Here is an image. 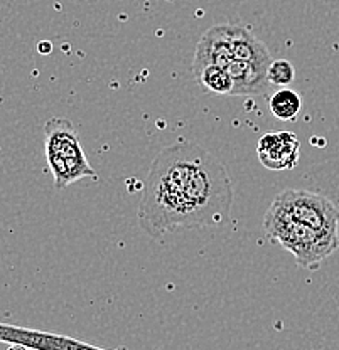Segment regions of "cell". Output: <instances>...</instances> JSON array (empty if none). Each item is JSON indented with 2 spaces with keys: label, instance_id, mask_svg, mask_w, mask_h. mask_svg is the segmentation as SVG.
<instances>
[{
  "label": "cell",
  "instance_id": "cell-1",
  "mask_svg": "<svg viewBox=\"0 0 339 350\" xmlns=\"http://www.w3.org/2000/svg\"><path fill=\"white\" fill-rule=\"evenodd\" d=\"M204 148L196 144H173L162 148L152 162L138 207V221L152 238H162L186 229L184 189Z\"/></svg>",
  "mask_w": 339,
  "mask_h": 350
},
{
  "label": "cell",
  "instance_id": "cell-2",
  "mask_svg": "<svg viewBox=\"0 0 339 350\" xmlns=\"http://www.w3.org/2000/svg\"><path fill=\"white\" fill-rule=\"evenodd\" d=\"M264 229L268 238L292 253L295 262L304 269H317L339 247V232L301 224L275 204H271L265 213Z\"/></svg>",
  "mask_w": 339,
  "mask_h": 350
},
{
  "label": "cell",
  "instance_id": "cell-3",
  "mask_svg": "<svg viewBox=\"0 0 339 350\" xmlns=\"http://www.w3.org/2000/svg\"><path fill=\"white\" fill-rule=\"evenodd\" d=\"M45 153L58 191H63L79 178H98L97 170L86 159L79 135L71 120L63 116L47 120L45 126Z\"/></svg>",
  "mask_w": 339,
  "mask_h": 350
},
{
  "label": "cell",
  "instance_id": "cell-4",
  "mask_svg": "<svg viewBox=\"0 0 339 350\" xmlns=\"http://www.w3.org/2000/svg\"><path fill=\"white\" fill-rule=\"evenodd\" d=\"M272 204L301 224L321 231L339 232V209L326 196L289 189L280 192Z\"/></svg>",
  "mask_w": 339,
  "mask_h": 350
},
{
  "label": "cell",
  "instance_id": "cell-5",
  "mask_svg": "<svg viewBox=\"0 0 339 350\" xmlns=\"http://www.w3.org/2000/svg\"><path fill=\"white\" fill-rule=\"evenodd\" d=\"M257 155L268 170H292L301 157V142L292 131H271L262 135Z\"/></svg>",
  "mask_w": 339,
  "mask_h": 350
},
{
  "label": "cell",
  "instance_id": "cell-6",
  "mask_svg": "<svg viewBox=\"0 0 339 350\" xmlns=\"http://www.w3.org/2000/svg\"><path fill=\"white\" fill-rule=\"evenodd\" d=\"M231 61V24H218L208 29L199 39L192 59V71L210 64L226 69Z\"/></svg>",
  "mask_w": 339,
  "mask_h": 350
},
{
  "label": "cell",
  "instance_id": "cell-7",
  "mask_svg": "<svg viewBox=\"0 0 339 350\" xmlns=\"http://www.w3.org/2000/svg\"><path fill=\"white\" fill-rule=\"evenodd\" d=\"M229 78L233 81L231 96H242V94H265L267 93L268 83L267 71L268 68H262L247 61L233 59L226 68Z\"/></svg>",
  "mask_w": 339,
  "mask_h": 350
},
{
  "label": "cell",
  "instance_id": "cell-8",
  "mask_svg": "<svg viewBox=\"0 0 339 350\" xmlns=\"http://www.w3.org/2000/svg\"><path fill=\"white\" fill-rule=\"evenodd\" d=\"M231 47L233 59L247 61L262 68H268L272 64L271 51L264 42L258 41L245 25L231 24Z\"/></svg>",
  "mask_w": 339,
  "mask_h": 350
},
{
  "label": "cell",
  "instance_id": "cell-9",
  "mask_svg": "<svg viewBox=\"0 0 339 350\" xmlns=\"http://www.w3.org/2000/svg\"><path fill=\"white\" fill-rule=\"evenodd\" d=\"M196 83L203 88L204 91L211 94H233V81L229 78L228 71L220 66H203V68L192 71Z\"/></svg>",
  "mask_w": 339,
  "mask_h": 350
},
{
  "label": "cell",
  "instance_id": "cell-10",
  "mask_svg": "<svg viewBox=\"0 0 339 350\" xmlns=\"http://www.w3.org/2000/svg\"><path fill=\"white\" fill-rule=\"evenodd\" d=\"M268 109L275 118L282 122H294L302 109L301 94L290 88H282L272 94L268 100Z\"/></svg>",
  "mask_w": 339,
  "mask_h": 350
},
{
  "label": "cell",
  "instance_id": "cell-11",
  "mask_svg": "<svg viewBox=\"0 0 339 350\" xmlns=\"http://www.w3.org/2000/svg\"><path fill=\"white\" fill-rule=\"evenodd\" d=\"M29 347H31V350H101L90 347L86 344H79V342L71 340L68 337H61V335L46 334V332L38 330L32 332L31 338H29Z\"/></svg>",
  "mask_w": 339,
  "mask_h": 350
},
{
  "label": "cell",
  "instance_id": "cell-12",
  "mask_svg": "<svg viewBox=\"0 0 339 350\" xmlns=\"http://www.w3.org/2000/svg\"><path fill=\"white\" fill-rule=\"evenodd\" d=\"M267 78H268V83L273 86L289 88V85H292L295 79L294 64L287 59L272 61V64L268 66Z\"/></svg>",
  "mask_w": 339,
  "mask_h": 350
},
{
  "label": "cell",
  "instance_id": "cell-13",
  "mask_svg": "<svg viewBox=\"0 0 339 350\" xmlns=\"http://www.w3.org/2000/svg\"><path fill=\"white\" fill-rule=\"evenodd\" d=\"M7 350H31V349L24 347V345H10V347Z\"/></svg>",
  "mask_w": 339,
  "mask_h": 350
},
{
  "label": "cell",
  "instance_id": "cell-14",
  "mask_svg": "<svg viewBox=\"0 0 339 350\" xmlns=\"http://www.w3.org/2000/svg\"><path fill=\"white\" fill-rule=\"evenodd\" d=\"M39 49H42V46H39ZM49 49H51V46H49V44H46L45 51H49Z\"/></svg>",
  "mask_w": 339,
  "mask_h": 350
}]
</instances>
